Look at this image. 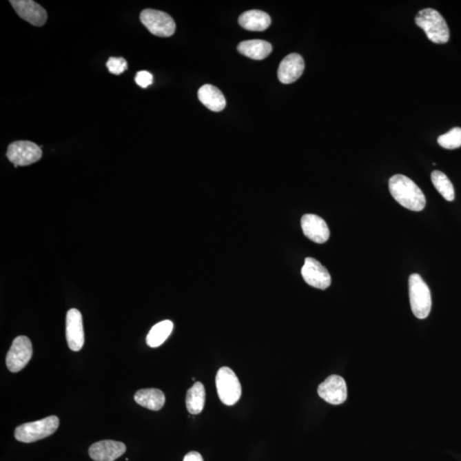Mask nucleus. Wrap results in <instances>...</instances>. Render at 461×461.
Listing matches in <instances>:
<instances>
[{
	"label": "nucleus",
	"mask_w": 461,
	"mask_h": 461,
	"mask_svg": "<svg viewBox=\"0 0 461 461\" xmlns=\"http://www.w3.org/2000/svg\"><path fill=\"white\" fill-rule=\"evenodd\" d=\"M66 338L72 351H80L85 342L83 321L78 309L68 311L66 317Z\"/></svg>",
	"instance_id": "11"
},
{
	"label": "nucleus",
	"mask_w": 461,
	"mask_h": 461,
	"mask_svg": "<svg viewBox=\"0 0 461 461\" xmlns=\"http://www.w3.org/2000/svg\"><path fill=\"white\" fill-rule=\"evenodd\" d=\"M431 177L435 188L440 193L443 198L449 202L453 201L455 196V188H453L452 182L447 177V175L441 171L436 170L431 173Z\"/></svg>",
	"instance_id": "22"
},
{
	"label": "nucleus",
	"mask_w": 461,
	"mask_h": 461,
	"mask_svg": "<svg viewBox=\"0 0 461 461\" xmlns=\"http://www.w3.org/2000/svg\"><path fill=\"white\" fill-rule=\"evenodd\" d=\"M389 189L393 198L404 208L420 212L427 205L423 192L405 175H393L389 181Z\"/></svg>",
	"instance_id": "1"
},
{
	"label": "nucleus",
	"mask_w": 461,
	"mask_h": 461,
	"mask_svg": "<svg viewBox=\"0 0 461 461\" xmlns=\"http://www.w3.org/2000/svg\"><path fill=\"white\" fill-rule=\"evenodd\" d=\"M198 99L203 105L214 112H220L226 107V99L219 89L206 84L198 90Z\"/></svg>",
	"instance_id": "17"
},
{
	"label": "nucleus",
	"mask_w": 461,
	"mask_h": 461,
	"mask_svg": "<svg viewBox=\"0 0 461 461\" xmlns=\"http://www.w3.org/2000/svg\"><path fill=\"white\" fill-rule=\"evenodd\" d=\"M33 356L30 339L19 336L14 339L12 347L6 356V366L12 373L23 370Z\"/></svg>",
	"instance_id": "7"
},
{
	"label": "nucleus",
	"mask_w": 461,
	"mask_h": 461,
	"mask_svg": "<svg viewBox=\"0 0 461 461\" xmlns=\"http://www.w3.org/2000/svg\"><path fill=\"white\" fill-rule=\"evenodd\" d=\"M409 284L411 309L414 316L424 320L428 317L431 310L430 289L418 274L410 275Z\"/></svg>",
	"instance_id": "3"
},
{
	"label": "nucleus",
	"mask_w": 461,
	"mask_h": 461,
	"mask_svg": "<svg viewBox=\"0 0 461 461\" xmlns=\"http://www.w3.org/2000/svg\"><path fill=\"white\" fill-rule=\"evenodd\" d=\"M318 394L332 405L344 403L348 396L346 382L338 375H331L318 387Z\"/></svg>",
	"instance_id": "10"
},
{
	"label": "nucleus",
	"mask_w": 461,
	"mask_h": 461,
	"mask_svg": "<svg viewBox=\"0 0 461 461\" xmlns=\"http://www.w3.org/2000/svg\"><path fill=\"white\" fill-rule=\"evenodd\" d=\"M134 400L145 409L159 411L165 404V395L158 389H144L136 392Z\"/></svg>",
	"instance_id": "19"
},
{
	"label": "nucleus",
	"mask_w": 461,
	"mask_h": 461,
	"mask_svg": "<svg viewBox=\"0 0 461 461\" xmlns=\"http://www.w3.org/2000/svg\"><path fill=\"white\" fill-rule=\"evenodd\" d=\"M59 419L52 416L45 419L25 423L17 427L15 438L17 441L30 443L50 437L58 430Z\"/></svg>",
	"instance_id": "4"
},
{
	"label": "nucleus",
	"mask_w": 461,
	"mask_h": 461,
	"mask_svg": "<svg viewBox=\"0 0 461 461\" xmlns=\"http://www.w3.org/2000/svg\"><path fill=\"white\" fill-rule=\"evenodd\" d=\"M438 144L442 147L449 150L460 148L461 146V128L453 127V130L438 139Z\"/></svg>",
	"instance_id": "23"
},
{
	"label": "nucleus",
	"mask_w": 461,
	"mask_h": 461,
	"mask_svg": "<svg viewBox=\"0 0 461 461\" xmlns=\"http://www.w3.org/2000/svg\"><path fill=\"white\" fill-rule=\"evenodd\" d=\"M218 396L225 405L232 406L241 398L242 387L237 375L229 367L220 368L216 374Z\"/></svg>",
	"instance_id": "5"
},
{
	"label": "nucleus",
	"mask_w": 461,
	"mask_h": 461,
	"mask_svg": "<svg viewBox=\"0 0 461 461\" xmlns=\"http://www.w3.org/2000/svg\"><path fill=\"white\" fill-rule=\"evenodd\" d=\"M143 25L158 37H170L176 30V24L169 14L161 10L145 9L141 14Z\"/></svg>",
	"instance_id": "6"
},
{
	"label": "nucleus",
	"mask_w": 461,
	"mask_h": 461,
	"mask_svg": "<svg viewBox=\"0 0 461 461\" xmlns=\"http://www.w3.org/2000/svg\"><path fill=\"white\" fill-rule=\"evenodd\" d=\"M416 23L425 32L427 38L436 44H444L449 41L448 24L438 10L431 8L421 10L416 17Z\"/></svg>",
	"instance_id": "2"
},
{
	"label": "nucleus",
	"mask_w": 461,
	"mask_h": 461,
	"mask_svg": "<svg viewBox=\"0 0 461 461\" xmlns=\"http://www.w3.org/2000/svg\"><path fill=\"white\" fill-rule=\"evenodd\" d=\"M238 51L249 59L263 60L271 54L273 48L269 42L262 39H252L239 43Z\"/></svg>",
	"instance_id": "18"
},
{
	"label": "nucleus",
	"mask_w": 461,
	"mask_h": 461,
	"mask_svg": "<svg viewBox=\"0 0 461 461\" xmlns=\"http://www.w3.org/2000/svg\"><path fill=\"white\" fill-rule=\"evenodd\" d=\"M174 324L171 320H163L154 326L146 337V342L151 348H157L163 344L172 334Z\"/></svg>",
	"instance_id": "21"
},
{
	"label": "nucleus",
	"mask_w": 461,
	"mask_h": 461,
	"mask_svg": "<svg viewBox=\"0 0 461 461\" xmlns=\"http://www.w3.org/2000/svg\"><path fill=\"white\" fill-rule=\"evenodd\" d=\"M206 393L205 386L200 382H196L188 389L187 394V407L188 412L196 416L202 412L205 407Z\"/></svg>",
	"instance_id": "20"
},
{
	"label": "nucleus",
	"mask_w": 461,
	"mask_h": 461,
	"mask_svg": "<svg viewBox=\"0 0 461 461\" xmlns=\"http://www.w3.org/2000/svg\"><path fill=\"white\" fill-rule=\"evenodd\" d=\"M301 226L306 237L316 244H324L330 237L326 221L316 214H305L302 217Z\"/></svg>",
	"instance_id": "13"
},
{
	"label": "nucleus",
	"mask_w": 461,
	"mask_h": 461,
	"mask_svg": "<svg viewBox=\"0 0 461 461\" xmlns=\"http://www.w3.org/2000/svg\"><path fill=\"white\" fill-rule=\"evenodd\" d=\"M6 155L15 167L28 166L41 158L42 151L33 142L16 141L9 145Z\"/></svg>",
	"instance_id": "8"
},
{
	"label": "nucleus",
	"mask_w": 461,
	"mask_h": 461,
	"mask_svg": "<svg viewBox=\"0 0 461 461\" xmlns=\"http://www.w3.org/2000/svg\"><path fill=\"white\" fill-rule=\"evenodd\" d=\"M135 82L142 88H148L153 82V76L148 71L143 70L136 74Z\"/></svg>",
	"instance_id": "25"
},
{
	"label": "nucleus",
	"mask_w": 461,
	"mask_h": 461,
	"mask_svg": "<svg viewBox=\"0 0 461 461\" xmlns=\"http://www.w3.org/2000/svg\"><path fill=\"white\" fill-rule=\"evenodd\" d=\"M127 447L123 442L113 440L100 441L89 449V455L94 461H114L124 455Z\"/></svg>",
	"instance_id": "15"
},
{
	"label": "nucleus",
	"mask_w": 461,
	"mask_h": 461,
	"mask_svg": "<svg viewBox=\"0 0 461 461\" xmlns=\"http://www.w3.org/2000/svg\"><path fill=\"white\" fill-rule=\"evenodd\" d=\"M183 461H203V459L199 453L192 451L185 456Z\"/></svg>",
	"instance_id": "26"
},
{
	"label": "nucleus",
	"mask_w": 461,
	"mask_h": 461,
	"mask_svg": "<svg viewBox=\"0 0 461 461\" xmlns=\"http://www.w3.org/2000/svg\"><path fill=\"white\" fill-rule=\"evenodd\" d=\"M305 69V61L298 53H291L281 61L278 78L283 84H291L301 77Z\"/></svg>",
	"instance_id": "14"
},
{
	"label": "nucleus",
	"mask_w": 461,
	"mask_h": 461,
	"mask_svg": "<svg viewBox=\"0 0 461 461\" xmlns=\"http://www.w3.org/2000/svg\"><path fill=\"white\" fill-rule=\"evenodd\" d=\"M107 68L110 73L113 74H121L127 70V61L123 58H110L106 63Z\"/></svg>",
	"instance_id": "24"
},
{
	"label": "nucleus",
	"mask_w": 461,
	"mask_h": 461,
	"mask_svg": "<svg viewBox=\"0 0 461 461\" xmlns=\"http://www.w3.org/2000/svg\"><path fill=\"white\" fill-rule=\"evenodd\" d=\"M12 6L21 19L34 26L41 27L48 21V12L33 0H12Z\"/></svg>",
	"instance_id": "12"
},
{
	"label": "nucleus",
	"mask_w": 461,
	"mask_h": 461,
	"mask_svg": "<svg viewBox=\"0 0 461 461\" xmlns=\"http://www.w3.org/2000/svg\"><path fill=\"white\" fill-rule=\"evenodd\" d=\"M238 23L246 30L260 32L269 28L271 17L263 10H252L243 13L239 17Z\"/></svg>",
	"instance_id": "16"
},
{
	"label": "nucleus",
	"mask_w": 461,
	"mask_h": 461,
	"mask_svg": "<svg viewBox=\"0 0 461 461\" xmlns=\"http://www.w3.org/2000/svg\"><path fill=\"white\" fill-rule=\"evenodd\" d=\"M302 276L307 285L317 289H326L331 283L328 270L319 260L312 257H307L305 259L302 269Z\"/></svg>",
	"instance_id": "9"
}]
</instances>
